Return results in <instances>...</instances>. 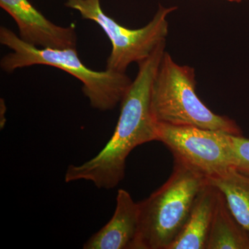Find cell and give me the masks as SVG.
<instances>
[{"label":"cell","mask_w":249,"mask_h":249,"mask_svg":"<svg viewBox=\"0 0 249 249\" xmlns=\"http://www.w3.org/2000/svg\"><path fill=\"white\" fill-rule=\"evenodd\" d=\"M0 42L12 52L2 57L3 71L12 73L18 69L47 65L67 72L83 85V92L90 106L100 111L114 109L124 99L132 80L125 73L106 70L95 71L85 66L76 49L40 48L21 40L8 28H0Z\"/></svg>","instance_id":"2"},{"label":"cell","mask_w":249,"mask_h":249,"mask_svg":"<svg viewBox=\"0 0 249 249\" xmlns=\"http://www.w3.org/2000/svg\"><path fill=\"white\" fill-rule=\"evenodd\" d=\"M222 193L231 211L249 235V176L232 168L209 180Z\"/></svg>","instance_id":"11"},{"label":"cell","mask_w":249,"mask_h":249,"mask_svg":"<svg viewBox=\"0 0 249 249\" xmlns=\"http://www.w3.org/2000/svg\"><path fill=\"white\" fill-rule=\"evenodd\" d=\"M233 167L249 176V139L243 135H231Z\"/></svg>","instance_id":"12"},{"label":"cell","mask_w":249,"mask_h":249,"mask_svg":"<svg viewBox=\"0 0 249 249\" xmlns=\"http://www.w3.org/2000/svg\"><path fill=\"white\" fill-rule=\"evenodd\" d=\"M219 190L209 181L199 192L184 227L170 249H206Z\"/></svg>","instance_id":"9"},{"label":"cell","mask_w":249,"mask_h":249,"mask_svg":"<svg viewBox=\"0 0 249 249\" xmlns=\"http://www.w3.org/2000/svg\"><path fill=\"white\" fill-rule=\"evenodd\" d=\"M140 227V207L128 192L119 189L115 211L109 221L85 242L84 249H136Z\"/></svg>","instance_id":"8"},{"label":"cell","mask_w":249,"mask_h":249,"mask_svg":"<svg viewBox=\"0 0 249 249\" xmlns=\"http://www.w3.org/2000/svg\"><path fill=\"white\" fill-rule=\"evenodd\" d=\"M65 5L76 10L85 19L96 22L106 33L111 45L106 70L125 73L131 64L148 58L168 34V15L177 8L160 6L150 22L140 29H128L105 14L100 0H66Z\"/></svg>","instance_id":"5"},{"label":"cell","mask_w":249,"mask_h":249,"mask_svg":"<svg viewBox=\"0 0 249 249\" xmlns=\"http://www.w3.org/2000/svg\"><path fill=\"white\" fill-rule=\"evenodd\" d=\"M150 108L157 124L193 126L243 135L235 121L213 112L199 99L194 69L178 65L166 52L152 82Z\"/></svg>","instance_id":"3"},{"label":"cell","mask_w":249,"mask_h":249,"mask_svg":"<svg viewBox=\"0 0 249 249\" xmlns=\"http://www.w3.org/2000/svg\"><path fill=\"white\" fill-rule=\"evenodd\" d=\"M232 134L222 131L157 124V140L181 163L209 180L233 168Z\"/></svg>","instance_id":"6"},{"label":"cell","mask_w":249,"mask_h":249,"mask_svg":"<svg viewBox=\"0 0 249 249\" xmlns=\"http://www.w3.org/2000/svg\"><path fill=\"white\" fill-rule=\"evenodd\" d=\"M0 6L14 19L19 38L40 48L76 49V26L61 27L49 20L29 0H0Z\"/></svg>","instance_id":"7"},{"label":"cell","mask_w":249,"mask_h":249,"mask_svg":"<svg viewBox=\"0 0 249 249\" xmlns=\"http://www.w3.org/2000/svg\"><path fill=\"white\" fill-rule=\"evenodd\" d=\"M229 1H234V2H240V1H243V0H227Z\"/></svg>","instance_id":"13"},{"label":"cell","mask_w":249,"mask_h":249,"mask_svg":"<svg viewBox=\"0 0 249 249\" xmlns=\"http://www.w3.org/2000/svg\"><path fill=\"white\" fill-rule=\"evenodd\" d=\"M206 249H249V235L219 191Z\"/></svg>","instance_id":"10"},{"label":"cell","mask_w":249,"mask_h":249,"mask_svg":"<svg viewBox=\"0 0 249 249\" xmlns=\"http://www.w3.org/2000/svg\"><path fill=\"white\" fill-rule=\"evenodd\" d=\"M165 49V42H161L148 58L138 64V73L121 101L114 134L97 155L82 164L69 165L65 182L85 180L99 189H113L124 180L126 160L132 150L157 142V123L152 116L150 96Z\"/></svg>","instance_id":"1"},{"label":"cell","mask_w":249,"mask_h":249,"mask_svg":"<svg viewBox=\"0 0 249 249\" xmlns=\"http://www.w3.org/2000/svg\"><path fill=\"white\" fill-rule=\"evenodd\" d=\"M208 180L175 162L169 178L139 203L136 249H170L182 230L196 196Z\"/></svg>","instance_id":"4"}]
</instances>
